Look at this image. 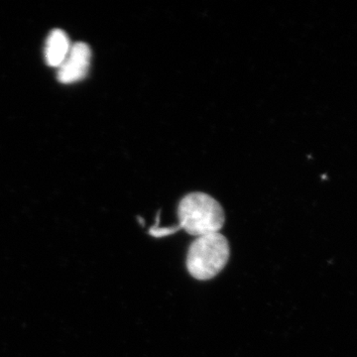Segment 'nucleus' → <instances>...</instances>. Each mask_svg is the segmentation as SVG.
<instances>
[{"label": "nucleus", "instance_id": "obj_1", "mask_svg": "<svg viewBox=\"0 0 357 357\" xmlns=\"http://www.w3.org/2000/svg\"><path fill=\"white\" fill-rule=\"evenodd\" d=\"M178 229L194 236L217 234L225 225V211L217 199L204 192L187 195L178 206Z\"/></svg>", "mask_w": 357, "mask_h": 357}, {"label": "nucleus", "instance_id": "obj_2", "mask_svg": "<svg viewBox=\"0 0 357 357\" xmlns=\"http://www.w3.org/2000/svg\"><path fill=\"white\" fill-rule=\"evenodd\" d=\"M229 243L220 232L199 236L190 245L187 255L188 271L197 280L215 278L229 262Z\"/></svg>", "mask_w": 357, "mask_h": 357}, {"label": "nucleus", "instance_id": "obj_3", "mask_svg": "<svg viewBox=\"0 0 357 357\" xmlns=\"http://www.w3.org/2000/svg\"><path fill=\"white\" fill-rule=\"evenodd\" d=\"M91 48L79 42L70 46L69 54L63 64L58 68V79L63 84H73L86 76L91 65Z\"/></svg>", "mask_w": 357, "mask_h": 357}, {"label": "nucleus", "instance_id": "obj_4", "mask_svg": "<svg viewBox=\"0 0 357 357\" xmlns=\"http://www.w3.org/2000/svg\"><path fill=\"white\" fill-rule=\"evenodd\" d=\"M70 49V39L66 32L60 29L53 30L47 38L45 46L47 65L54 68L60 67L67 58Z\"/></svg>", "mask_w": 357, "mask_h": 357}]
</instances>
